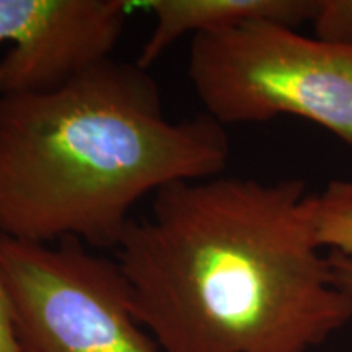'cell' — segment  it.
<instances>
[{"instance_id":"1","label":"cell","mask_w":352,"mask_h":352,"mask_svg":"<svg viewBox=\"0 0 352 352\" xmlns=\"http://www.w3.org/2000/svg\"><path fill=\"white\" fill-rule=\"evenodd\" d=\"M116 253L132 311L162 352H310L352 321L300 178L170 184Z\"/></svg>"},{"instance_id":"8","label":"cell","mask_w":352,"mask_h":352,"mask_svg":"<svg viewBox=\"0 0 352 352\" xmlns=\"http://www.w3.org/2000/svg\"><path fill=\"white\" fill-rule=\"evenodd\" d=\"M315 36L323 41L352 44V0H320Z\"/></svg>"},{"instance_id":"5","label":"cell","mask_w":352,"mask_h":352,"mask_svg":"<svg viewBox=\"0 0 352 352\" xmlns=\"http://www.w3.org/2000/svg\"><path fill=\"white\" fill-rule=\"evenodd\" d=\"M126 20L124 0H0V94L54 90L111 59Z\"/></svg>"},{"instance_id":"4","label":"cell","mask_w":352,"mask_h":352,"mask_svg":"<svg viewBox=\"0 0 352 352\" xmlns=\"http://www.w3.org/2000/svg\"><path fill=\"white\" fill-rule=\"evenodd\" d=\"M0 279L23 352H162L132 311L118 263L80 241L0 233Z\"/></svg>"},{"instance_id":"10","label":"cell","mask_w":352,"mask_h":352,"mask_svg":"<svg viewBox=\"0 0 352 352\" xmlns=\"http://www.w3.org/2000/svg\"><path fill=\"white\" fill-rule=\"evenodd\" d=\"M334 284L352 300V256L331 252L328 254Z\"/></svg>"},{"instance_id":"9","label":"cell","mask_w":352,"mask_h":352,"mask_svg":"<svg viewBox=\"0 0 352 352\" xmlns=\"http://www.w3.org/2000/svg\"><path fill=\"white\" fill-rule=\"evenodd\" d=\"M0 352H23L2 279H0Z\"/></svg>"},{"instance_id":"2","label":"cell","mask_w":352,"mask_h":352,"mask_svg":"<svg viewBox=\"0 0 352 352\" xmlns=\"http://www.w3.org/2000/svg\"><path fill=\"white\" fill-rule=\"evenodd\" d=\"M227 129L173 121L147 69L108 59L54 90L0 94V233L28 243L118 248L134 208L223 173Z\"/></svg>"},{"instance_id":"6","label":"cell","mask_w":352,"mask_h":352,"mask_svg":"<svg viewBox=\"0 0 352 352\" xmlns=\"http://www.w3.org/2000/svg\"><path fill=\"white\" fill-rule=\"evenodd\" d=\"M148 8L155 23L135 60L147 70L188 34L195 38L253 21H272L292 28L311 23L320 0H152Z\"/></svg>"},{"instance_id":"7","label":"cell","mask_w":352,"mask_h":352,"mask_svg":"<svg viewBox=\"0 0 352 352\" xmlns=\"http://www.w3.org/2000/svg\"><path fill=\"white\" fill-rule=\"evenodd\" d=\"M310 220L316 245L352 256V182L333 179L310 195Z\"/></svg>"},{"instance_id":"3","label":"cell","mask_w":352,"mask_h":352,"mask_svg":"<svg viewBox=\"0 0 352 352\" xmlns=\"http://www.w3.org/2000/svg\"><path fill=\"white\" fill-rule=\"evenodd\" d=\"M188 78L223 127L297 116L352 145V44L253 21L191 38Z\"/></svg>"}]
</instances>
